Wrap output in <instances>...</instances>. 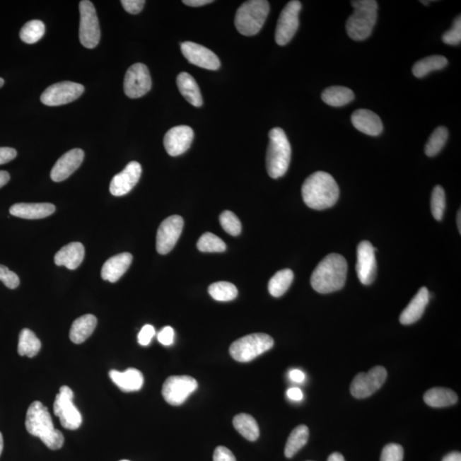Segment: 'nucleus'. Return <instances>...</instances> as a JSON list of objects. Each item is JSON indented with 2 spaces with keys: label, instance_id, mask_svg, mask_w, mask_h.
<instances>
[{
  "label": "nucleus",
  "instance_id": "nucleus-1",
  "mask_svg": "<svg viewBox=\"0 0 461 461\" xmlns=\"http://www.w3.org/2000/svg\"><path fill=\"white\" fill-rule=\"evenodd\" d=\"M339 187L328 173H314L304 181L302 195L308 207L323 211L334 206L339 199Z\"/></svg>",
  "mask_w": 461,
  "mask_h": 461
},
{
  "label": "nucleus",
  "instance_id": "nucleus-2",
  "mask_svg": "<svg viewBox=\"0 0 461 461\" xmlns=\"http://www.w3.org/2000/svg\"><path fill=\"white\" fill-rule=\"evenodd\" d=\"M347 261L341 255L330 254L321 261L311 276L313 289L321 294L342 289L347 279Z\"/></svg>",
  "mask_w": 461,
  "mask_h": 461
},
{
  "label": "nucleus",
  "instance_id": "nucleus-3",
  "mask_svg": "<svg viewBox=\"0 0 461 461\" xmlns=\"http://www.w3.org/2000/svg\"><path fill=\"white\" fill-rule=\"evenodd\" d=\"M25 426L28 433L39 438L50 450H57L63 447L64 435L55 429L47 407L40 402H34L28 407Z\"/></svg>",
  "mask_w": 461,
  "mask_h": 461
},
{
  "label": "nucleus",
  "instance_id": "nucleus-4",
  "mask_svg": "<svg viewBox=\"0 0 461 461\" xmlns=\"http://www.w3.org/2000/svg\"><path fill=\"white\" fill-rule=\"evenodd\" d=\"M353 14L346 23V32L353 40L361 41L372 35L377 22L378 2L375 0L351 1Z\"/></svg>",
  "mask_w": 461,
  "mask_h": 461
},
{
  "label": "nucleus",
  "instance_id": "nucleus-5",
  "mask_svg": "<svg viewBox=\"0 0 461 461\" xmlns=\"http://www.w3.org/2000/svg\"><path fill=\"white\" fill-rule=\"evenodd\" d=\"M291 158V147L287 136L281 127L269 132V144L266 156L267 170L271 178L278 179L286 175Z\"/></svg>",
  "mask_w": 461,
  "mask_h": 461
},
{
  "label": "nucleus",
  "instance_id": "nucleus-6",
  "mask_svg": "<svg viewBox=\"0 0 461 461\" xmlns=\"http://www.w3.org/2000/svg\"><path fill=\"white\" fill-rule=\"evenodd\" d=\"M270 11L266 0H250L238 8L235 16V27L241 35L253 36L260 32Z\"/></svg>",
  "mask_w": 461,
  "mask_h": 461
},
{
  "label": "nucleus",
  "instance_id": "nucleus-7",
  "mask_svg": "<svg viewBox=\"0 0 461 461\" xmlns=\"http://www.w3.org/2000/svg\"><path fill=\"white\" fill-rule=\"evenodd\" d=\"M273 337L265 333H253L233 342L229 352L234 360L249 362L274 347Z\"/></svg>",
  "mask_w": 461,
  "mask_h": 461
},
{
  "label": "nucleus",
  "instance_id": "nucleus-8",
  "mask_svg": "<svg viewBox=\"0 0 461 461\" xmlns=\"http://www.w3.org/2000/svg\"><path fill=\"white\" fill-rule=\"evenodd\" d=\"M74 392L68 386H62L59 393L57 395L53 412L60 419L61 425L65 429L77 430L82 423L80 411L74 404Z\"/></svg>",
  "mask_w": 461,
  "mask_h": 461
},
{
  "label": "nucleus",
  "instance_id": "nucleus-9",
  "mask_svg": "<svg viewBox=\"0 0 461 461\" xmlns=\"http://www.w3.org/2000/svg\"><path fill=\"white\" fill-rule=\"evenodd\" d=\"M80 40L84 47L95 48L100 40V28L95 7L89 0L80 3Z\"/></svg>",
  "mask_w": 461,
  "mask_h": 461
},
{
  "label": "nucleus",
  "instance_id": "nucleus-10",
  "mask_svg": "<svg viewBox=\"0 0 461 461\" xmlns=\"http://www.w3.org/2000/svg\"><path fill=\"white\" fill-rule=\"evenodd\" d=\"M301 10L302 4L298 0H292L284 8L275 31V40L279 45H286L293 38L299 28Z\"/></svg>",
  "mask_w": 461,
  "mask_h": 461
},
{
  "label": "nucleus",
  "instance_id": "nucleus-11",
  "mask_svg": "<svg viewBox=\"0 0 461 461\" xmlns=\"http://www.w3.org/2000/svg\"><path fill=\"white\" fill-rule=\"evenodd\" d=\"M84 91V86L76 82H59L45 89L41 94L40 100L47 106L67 105L81 97Z\"/></svg>",
  "mask_w": 461,
  "mask_h": 461
},
{
  "label": "nucleus",
  "instance_id": "nucleus-12",
  "mask_svg": "<svg viewBox=\"0 0 461 461\" xmlns=\"http://www.w3.org/2000/svg\"><path fill=\"white\" fill-rule=\"evenodd\" d=\"M197 388V382L190 376H171L163 386V397L168 404L179 406Z\"/></svg>",
  "mask_w": 461,
  "mask_h": 461
},
{
  "label": "nucleus",
  "instance_id": "nucleus-13",
  "mask_svg": "<svg viewBox=\"0 0 461 461\" xmlns=\"http://www.w3.org/2000/svg\"><path fill=\"white\" fill-rule=\"evenodd\" d=\"M387 371L383 366H375L368 373H361L354 378L351 392L354 397L363 399L372 396L385 384Z\"/></svg>",
  "mask_w": 461,
  "mask_h": 461
},
{
  "label": "nucleus",
  "instance_id": "nucleus-14",
  "mask_svg": "<svg viewBox=\"0 0 461 461\" xmlns=\"http://www.w3.org/2000/svg\"><path fill=\"white\" fill-rule=\"evenodd\" d=\"M149 69L144 64H135L127 69L124 79V92L130 98L145 96L151 88Z\"/></svg>",
  "mask_w": 461,
  "mask_h": 461
},
{
  "label": "nucleus",
  "instance_id": "nucleus-15",
  "mask_svg": "<svg viewBox=\"0 0 461 461\" xmlns=\"http://www.w3.org/2000/svg\"><path fill=\"white\" fill-rule=\"evenodd\" d=\"M183 218L180 216L168 217L161 223L156 234V250L161 255L170 253L182 233Z\"/></svg>",
  "mask_w": 461,
  "mask_h": 461
},
{
  "label": "nucleus",
  "instance_id": "nucleus-16",
  "mask_svg": "<svg viewBox=\"0 0 461 461\" xmlns=\"http://www.w3.org/2000/svg\"><path fill=\"white\" fill-rule=\"evenodd\" d=\"M371 243L362 241L357 247L356 273L361 283L369 286L374 281L377 274L375 251Z\"/></svg>",
  "mask_w": 461,
  "mask_h": 461
},
{
  "label": "nucleus",
  "instance_id": "nucleus-17",
  "mask_svg": "<svg viewBox=\"0 0 461 461\" xmlns=\"http://www.w3.org/2000/svg\"><path fill=\"white\" fill-rule=\"evenodd\" d=\"M180 47L181 52L189 63L209 71H217L220 69L219 57L204 45L187 41L181 44Z\"/></svg>",
  "mask_w": 461,
  "mask_h": 461
},
{
  "label": "nucleus",
  "instance_id": "nucleus-18",
  "mask_svg": "<svg viewBox=\"0 0 461 461\" xmlns=\"http://www.w3.org/2000/svg\"><path fill=\"white\" fill-rule=\"evenodd\" d=\"M142 167L138 162H131L121 173L113 177L110 186L111 194L121 197L132 191L141 179Z\"/></svg>",
  "mask_w": 461,
  "mask_h": 461
},
{
  "label": "nucleus",
  "instance_id": "nucleus-19",
  "mask_svg": "<svg viewBox=\"0 0 461 461\" xmlns=\"http://www.w3.org/2000/svg\"><path fill=\"white\" fill-rule=\"evenodd\" d=\"M194 132L188 126H177L164 136V147L171 156L182 155L191 147Z\"/></svg>",
  "mask_w": 461,
  "mask_h": 461
},
{
  "label": "nucleus",
  "instance_id": "nucleus-20",
  "mask_svg": "<svg viewBox=\"0 0 461 461\" xmlns=\"http://www.w3.org/2000/svg\"><path fill=\"white\" fill-rule=\"evenodd\" d=\"M83 150L76 148L64 154L57 161L51 171V179L54 182H61L68 179L74 172L78 170L84 160Z\"/></svg>",
  "mask_w": 461,
  "mask_h": 461
},
{
  "label": "nucleus",
  "instance_id": "nucleus-21",
  "mask_svg": "<svg viewBox=\"0 0 461 461\" xmlns=\"http://www.w3.org/2000/svg\"><path fill=\"white\" fill-rule=\"evenodd\" d=\"M351 122L358 131L369 136L380 135L384 129L380 117L369 110H356L351 115Z\"/></svg>",
  "mask_w": 461,
  "mask_h": 461
},
{
  "label": "nucleus",
  "instance_id": "nucleus-22",
  "mask_svg": "<svg viewBox=\"0 0 461 461\" xmlns=\"http://www.w3.org/2000/svg\"><path fill=\"white\" fill-rule=\"evenodd\" d=\"M132 262L133 256L127 252L110 257L102 267V279L110 283L118 281L129 269Z\"/></svg>",
  "mask_w": 461,
  "mask_h": 461
},
{
  "label": "nucleus",
  "instance_id": "nucleus-23",
  "mask_svg": "<svg viewBox=\"0 0 461 461\" xmlns=\"http://www.w3.org/2000/svg\"><path fill=\"white\" fill-rule=\"evenodd\" d=\"M55 211V206L48 203L16 204L10 209L11 215L27 220L43 219L52 215Z\"/></svg>",
  "mask_w": 461,
  "mask_h": 461
},
{
  "label": "nucleus",
  "instance_id": "nucleus-24",
  "mask_svg": "<svg viewBox=\"0 0 461 461\" xmlns=\"http://www.w3.org/2000/svg\"><path fill=\"white\" fill-rule=\"evenodd\" d=\"M430 294L427 288L422 287L418 293L412 299L409 305L402 312L400 322L402 325H411L421 318L426 310L427 304L429 303Z\"/></svg>",
  "mask_w": 461,
  "mask_h": 461
},
{
  "label": "nucleus",
  "instance_id": "nucleus-25",
  "mask_svg": "<svg viewBox=\"0 0 461 461\" xmlns=\"http://www.w3.org/2000/svg\"><path fill=\"white\" fill-rule=\"evenodd\" d=\"M85 257V248L79 242L65 245L55 255L54 262L57 266H64L69 270L79 267Z\"/></svg>",
  "mask_w": 461,
  "mask_h": 461
},
{
  "label": "nucleus",
  "instance_id": "nucleus-26",
  "mask_svg": "<svg viewBox=\"0 0 461 461\" xmlns=\"http://www.w3.org/2000/svg\"><path fill=\"white\" fill-rule=\"evenodd\" d=\"M109 376L114 384L124 392L138 391L144 385L143 374L135 368H129L125 372L111 370Z\"/></svg>",
  "mask_w": 461,
  "mask_h": 461
},
{
  "label": "nucleus",
  "instance_id": "nucleus-27",
  "mask_svg": "<svg viewBox=\"0 0 461 461\" xmlns=\"http://www.w3.org/2000/svg\"><path fill=\"white\" fill-rule=\"evenodd\" d=\"M176 82L181 95L186 98L187 102L195 107L203 105V97H202L199 86L190 74L181 72L177 76Z\"/></svg>",
  "mask_w": 461,
  "mask_h": 461
},
{
  "label": "nucleus",
  "instance_id": "nucleus-28",
  "mask_svg": "<svg viewBox=\"0 0 461 461\" xmlns=\"http://www.w3.org/2000/svg\"><path fill=\"white\" fill-rule=\"evenodd\" d=\"M98 320L93 315H86L80 317L74 321L71 332H69V339L74 344H80L88 339L93 334L97 327Z\"/></svg>",
  "mask_w": 461,
  "mask_h": 461
},
{
  "label": "nucleus",
  "instance_id": "nucleus-29",
  "mask_svg": "<svg viewBox=\"0 0 461 461\" xmlns=\"http://www.w3.org/2000/svg\"><path fill=\"white\" fill-rule=\"evenodd\" d=\"M424 401L432 407H445L455 404L458 396L450 389L436 387L426 391L424 395Z\"/></svg>",
  "mask_w": 461,
  "mask_h": 461
},
{
  "label": "nucleus",
  "instance_id": "nucleus-30",
  "mask_svg": "<svg viewBox=\"0 0 461 461\" xmlns=\"http://www.w3.org/2000/svg\"><path fill=\"white\" fill-rule=\"evenodd\" d=\"M322 100L332 107H342L349 104L355 98V93L345 86H333L324 90Z\"/></svg>",
  "mask_w": 461,
  "mask_h": 461
},
{
  "label": "nucleus",
  "instance_id": "nucleus-31",
  "mask_svg": "<svg viewBox=\"0 0 461 461\" xmlns=\"http://www.w3.org/2000/svg\"><path fill=\"white\" fill-rule=\"evenodd\" d=\"M233 422L236 431L249 441H256L260 436V430L256 419L249 414H238L234 417Z\"/></svg>",
  "mask_w": 461,
  "mask_h": 461
},
{
  "label": "nucleus",
  "instance_id": "nucleus-32",
  "mask_svg": "<svg viewBox=\"0 0 461 461\" xmlns=\"http://www.w3.org/2000/svg\"><path fill=\"white\" fill-rule=\"evenodd\" d=\"M448 64L445 57L440 55L426 57L414 65L413 74L417 78L425 77L432 71L445 68Z\"/></svg>",
  "mask_w": 461,
  "mask_h": 461
},
{
  "label": "nucleus",
  "instance_id": "nucleus-33",
  "mask_svg": "<svg viewBox=\"0 0 461 461\" xmlns=\"http://www.w3.org/2000/svg\"><path fill=\"white\" fill-rule=\"evenodd\" d=\"M40 348V341L36 337L34 332L27 328L21 331L18 349V354L21 356L35 357L36 355H38Z\"/></svg>",
  "mask_w": 461,
  "mask_h": 461
},
{
  "label": "nucleus",
  "instance_id": "nucleus-34",
  "mask_svg": "<svg viewBox=\"0 0 461 461\" xmlns=\"http://www.w3.org/2000/svg\"><path fill=\"white\" fill-rule=\"evenodd\" d=\"M293 279L294 274L291 269L277 272L269 281V293L274 298H279L289 289Z\"/></svg>",
  "mask_w": 461,
  "mask_h": 461
},
{
  "label": "nucleus",
  "instance_id": "nucleus-35",
  "mask_svg": "<svg viewBox=\"0 0 461 461\" xmlns=\"http://www.w3.org/2000/svg\"><path fill=\"white\" fill-rule=\"evenodd\" d=\"M308 436H310V431L306 426L301 425L296 427L287 440L285 455L287 458H292L296 453L301 448L306 445L308 443Z\"/></svg>",
  "mask_w": 461,
  "mask_h": 461
},
{
  "label": "nucleus",
  "instance_id": "nucleus-36",
  "mask_svg": "<svg viewBox=\"0 0 461 461\" xmlns=\"http://www.w3.org/2000/svg\"><path fill=\"white\" fill-rule=\"evenodd\" d=\"M209 293L216 301L229 302L237 298L238 289L232 283L216 282L209 286Z\"/></svg>",
  "mask_w": 461,
  "mask_h": 461
},
{
  "label": "nucleus",
  "instance_id": "nucleus-37",
  "mask_svg": "<svg viewBox=\"0 0 461 461\" xmlns=\"http://www.w3.org/2000/svg\"><path fill=\"white\" fill-rule=\"evenodd\" d=\"M45 26L42 21L32 20L28 22L20 31V38L26 44H35L42 38Z\"/></svg>",
  "mask_w": 461,
  "mask_h": 461
},
{
  "label": "nucleus",
  "instance_id": "nucleus-38",
  "mask_svg": "<svg viewBox=\"0 0 461 461\" xmlns=\"http://www.w3.org/2000/svg\"><path fill=\"white\" fill-rule=\"evenodd\" d=\"M448 131L445 127H438L430 136L425 147V152L427 156L432 158L443 150L448 141Z\"/></svg>",
  "mask_w": 461,
  "mask_h": 461
},
{
  "label": "nucleus",
  "instance_id": "nucleus-39",
  "mask_svg": "<svg viewBox=\"0 0 461 461\" xmlns=\"http://www.w3.org/2000/svg\"><path fill=\"white\" fill-rule=\"evenodd\" d=\"M197 249L201 252H223L226 249L225 242L211 233H206L197 241Z\"/></svg>",
  "mask_w": 461,
  "mask_h": 461
},
{
  "label": "nucleus",
  "instance_id": "nucleus-40",
  "mask_svg": "<svg viewBox=\"0 0 461 461\" xmlns=\"http://www.w3.org/2000/svg\"><path fill=\"white\" fill-rule=\"evenodd\" d=\"M431 209L436 221H442L446 209V196L441 186L434 187L431 193Z\"/></svg>",
  "mask_w": 461,
  "mask_h": 461
},
{
  "label": "nucleus",
  "instance_id": "nucleus-41",
  "mask_svg": "<svg viewBox=\"0 0 461 461\" xmlns=\"http://www.w3.org/2000/svg\"><path fill=\"white\" fill-rule=\"evenodd\" d=\"M220 222L226 233L230 235L236 237L240 235L242 225L240 219L233 212L226 211L220 216Z\"/></svg>",
  "mask_w": 461,
  "mask_h": 461
},
{
  "label": "nucleus",
  "instance_id": "nucleus-42",
  "mask_svg": "<svg viewBox=\"0 0 461 461\" xmlns=\"http://www.w3.org/2000/svg\"><path fill=\"white\" fill-rule=\"evenodd\" d=\"M443 43L450 45H458L461 41V18L457 16L454 21V24L450 30L444 33L442 37Z\"/></svg>",
  "mask_w": 461,
  "mask_h": 461
},
{
  "label": "nucleus",
  "instance_id": "nucleus-43",
  "mask_svg": "<svg viewBox=\"0 0 461 461\" xmlns=\"http://www.w3.org/2000/svg\"><path fill=\"white\" fill-rule=\"evenodd\" d=\"M404 456L403 448L397 443H390L382 451L380 461H402Z\"/></svg>",
  "mask_w": 461,
  "mask_h": 461
},
{
  "label": "nucleus",
  "instance_id": "nucleus-44",
  "mask_svg": "<svg viewBox=\"0 0 461 461\" xmlns=\"http://www.w3.org/2000/svg\"><path fill=\"white\" fill-rule=\"evenodd\" d=\"M0 281H1L7 288L13 290L20 285V279L18 274L11 271L7 267L0 264Z\"/></svg>",
  "mask_w": 461,
  "mask_h": 461
},
{
  "label": "nucleus",
  "instance_id": "nucleus-45",
  "mask_svg": "<svg viewBox=\"0 0 461 461\" xmlns=\"http://www.w3.org/2000/svg\"><path fill=\"white\" fill-rule=\"evenodd\" d=\"M121 4L127 12L130 14H139L145 6V0H122Z\"/></svg>",
  "mask_w": 461,
  "mask_h": 461
},
{
  "label": "nucleus",
  "instance_id": "nucleus-46",
  "mask_svg": "<svg viewBox=\"0 0 461 461\" xmlns=\"http://www.w3.org/2000/svg\"><path fill=\"white\" fill-rule=\"evenodd\" d=\"M156 334L155 328L151 325H146L139 332L138 335L139 344L142 346H148L151 344V339Z\"/></svg>",
  "mask_w": 461,
  "mask_h": 461
},
{
  "label": "nucleus",
  "instance_id": "nucleus-47",
  "mask_svg": "<svg viewBox=\"0 0 461 461\" xmlns=\"http://www.w3.org/2000/svg\"><path fill=\"white\" fill-rule=\"evenodd\" d=\"M214 461H237L235 456L228 448L219 446L216 448L213 456Z\"/></svg>",
  "mask_w": 461,
  "mask_h": 461
},
{
  "label": "nucleus",
  "instance_id": "nucleus-48",
  "mask_svg": "<svg viewBox=\"0 0 461 461\" xmlns=\"http://www.w3.org/2000/svg\"><path fill=\"white\" fill-rule=\"evenodd\" d=\"M160 344L164 346H170L174 343L175 331L171 327H165L160 331L158 335Z\"/></svg>",
  "mask_w": 461,
  "mask_h": 461
},
{
  "label": "nucleus",
  "instance_id": "nucleus-49",
  "mask_svg": "<svg viewBox=\"0 0 461 461\" xmlns=\"http://www.w3.org/2000/svg\"><path fill=\"white\" fill-rule=\"evenodd\" d=\"M18 152L13 148L0 147V165L11 162L16 158Z\"/></svg>",
  "mask_w": 461,
  "mask_h": 461
},
{
  "label": "nucleus",
  "instance_id": "nucleus-50",
  "mask_svg": "<svg viewBox=\"0 0 461 461\" xmlns=\"http://www.w3.org/2000/svg\"><path fill=\"white\" fill-rule=\"evenodd\" d=\"M286 395L291 400L295 402L302 401L303 398V391L299 388H291L287 390Z\"/></svg>",
  "mask_w": 461,
  "mask_h": 461
},
{
  "label": "nucleus",
  "instance_id": "nucleus-51",
  "mask_svg": "<svg viewBox=\"0 0 461 461\" xmlns=\"http://www.w3.org/2000/svg\"><path fill=\"white\" fill-rule=\"evenodd\" d=\"M290 378L292 381L296 383H302L305 380V374L301 370L294 369L291 370L289 373Z\"/></svg>",
  "mask_w": 461,
  "mask_h": 461
},
{
  "label": "nucleus",
  "instance_id": "nucleus-52",
  "mask_svg": "<svg viewBox=\"0 0 461 461\" xmlns=\"http://www.w3.org/2000/svg\"><path fill=\"white\" fill-rule=\"evenodd\" d=\"M213 3L212 0H184L183 4L188 6L199 7Z\"/></svg>",
  "mask_w": 461,
  "mask_h": 461
},
{
  "label": "nucleus",
  "instance_id": "nucleus-53",
  "mask_svg": "<svg viewBox=\"0 0 461 461\" xmlns=\"http://www.w3.org/2000/svg\"><path fill=\"white\" fill-rule=\"evenodd\" d=\"M11 176L9 173L6 171H0V188L6 186V185L9 182Z\"/></svg>",
  "mask_w": 461,
  "mask_h": 461
},
{
  "label": "nucleus",
  "instance_id": "nucleus-54",
  "mask_svg": "<svg viewBox=\"0 0 461 461\" xmlns=\"http://www.w3.org/2000/svg\"><path fill=\"white\" fill-rule=\"evenodd\" d=\"M443 461H461V455L459 452H453L447 455Z\"/></svg>",
  "mask_w": 461,
  "mask_h": 461
},
{
  "label": "nucleus",
  "instance_id": "nucleus-55",
  "mask_svg": "<svg viewBox=\"0 0 461 461\" xmlns=\"http://www.w3.org/2000/svg\"><path fill=\"white\" fill-rule=\"evenodd\" d=\"M327 461H346L344 457L339 454V453H333L330 456H329Z\"/></svg>",
  "mask_w": 461,
  "mask_h": 461
},
{
  "label": "nucleus",
  "instance_id": "nucleus-56",
  "mask_svg": "<svg viewBox=\"0 0 461 461\" xmlns=\"http://www.w3.org/2000/svg\"><path fill=\"white\" fill-rule=\"evenodd\" d=\"M460 209L458 211V214H457V226H458V229H459V233H461V223H460V219H461V215H460Z\"/></svg>",
  "mask_w": 461,
  "mask_h": 461
},
{
  "label": "nucleus",
  "instance_id": "nucleus-57",
  "mask_svg": "<svg viewBox=\"0 0 461 461\" xmlns=\"http://www.w3.org/2000/svg\"><path fill=\"white\" fill-rule=\"evenodd\" d=\"M4 448V440L1 432H0V456H1Z\"/></svg>",
  "mask_w": 461,
  "mask_h": 461
},
{
  "label": "nucleus",
  "instance_id": "nucleus-58",
  "mask_svg": "<svg viewBox=\"0 0 461 461\" xmlns=\"http://www.w3.org/2000/svg\"><path fill=\"white\" fill-rule=\"evenodd\" d=\"M5 84V81L2 79V78H0V88H2V86Z\"/></svg>",
  "mask_w": 461,
  "mask_h": 461
},
{
  "label": "nucleus",
  "instance_id": "nucleus-59",
  "mask_svg": "<svg viewBox=\"0 0 461 461\" xmlns=\"http://www.w3.org/2000/svg\"><path fill=\"white\" fill-rule=\"evenodd\" d=\"M430 2H431V1H421V3L423 4V5H426V6L429 5V3H430Z\"/></svg>",
  "mask_w": 461,
  "mask_h": 461
},
{
  "label": "nucleus",
  "instance_id": "nucleus-60",
  "mask_svg": "<svg viewBox=\"0 0 461 461\" xmlns=\"http://www.w3.org/2000/svg\"><path fill=\"white\" fill-rule=\"evenodd\" d=\"M121 461H129V460H121Z\"/></svg>",
  "mask_w": 461,
  "mask_h": 461
}]
</instances>
